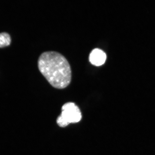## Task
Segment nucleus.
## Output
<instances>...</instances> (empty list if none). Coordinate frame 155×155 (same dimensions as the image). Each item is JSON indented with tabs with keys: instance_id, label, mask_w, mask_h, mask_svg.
<instances>
[{
	"instance_id": "obj_4",
	"label": "nucleus",
	"mask_w": 155,
	"mask_h": 155,
	"mask_svg": "<svg viewBox=\"0 0 155 155\" xmlns=\"http://www.w3.org/2000/svg\"><path fill=\"white\" fill-rule=\"evenodd\" d=\"M11 39L10 36L6 32L0 33V48L8 46L11 44Z\"/></svg>"
},
{
	"instance_id": "obj_2",
	"label": "nucleus",
	"mask_w": 155,
	"mask_h": 155,
	"mask_svg": "<svg viewBox=\"0 0 155 155\" xmlns=\"http://www.w3.org/2000/svg\"><path fill=\"white\" fill-rule=\"evenodd\" d=\"M61 113L57 118V123L59 127H65L71 123H76L82 118V113L78 107L74 103L69 102L64 104Z\"/></svg>"
},
{
	"instance_id": "obj_1",
	"label": "nucleus",
	"mask_w": 155,
	"mask_h": 155,
	"mask_svg": "<svg viewBox=\"0 0 155 155\" xmlns=\"http://www.w3.org/2000/svg\"><path fill=\"white\" fill-rule=\"evenodd\" d=\"M38 66L40 72L54 88H64L70 83L71 66L62 54L55 51L44 52L38 58Z\"/></svg>"
},
{
	"instance_id": "obj_3",
	"label": "nucleus",
	"mask_w": 155,
	"mask_h": 155,
	"mask_svg": "<svg viewBox=\"0 0 155 155\" xmlns=\"http://www.w3.org/2000/svg\"><path fill=\"white\" fill-rule=\"evenodd\" d=\"M107 58L106 54L102 50L95 48L90 54L89 61L92 65L100 66L105 63Z\"/></svg>"
}]
</instances>
